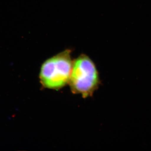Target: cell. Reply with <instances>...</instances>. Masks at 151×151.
<instances>
[{"instance_id":"cell-1","label":"cell","mask_w":151,"mask_h":151,"mask_svg":"<svg viewBox=\"0 0 151 151\" xmlns=\"http://www.w3.org/2000/svg\"><path fill=\"white\" fill-rule=\"evenodd\" d=\"M73 66L70 52L66 50L47 60L41 66L40 79L45 88L58 89L69 82Z\"/></svg>"},{"instance_id":"cell-2","label":"cell","mask_w":151,"mask_h":151,"mask_svg":"<svg viewBox=\"0 0 151 151\" xmlns=\"http://www.w3.org/2000/svg\"><path fill=\"white\" fill-rule=\"evenodd\" d=\"M99 81L95 65L88 56L81 55L73 62L69 83L73 93L84 98L91 95Z\"/></svg>"}]
</instances>
